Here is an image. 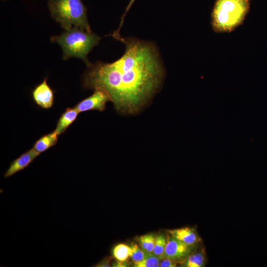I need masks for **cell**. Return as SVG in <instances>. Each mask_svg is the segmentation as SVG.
Here are the masks:
<instances>
[{"label": "cell", "mask_w": 267, "mask_h": 267, "mask_svg": "<svg viewBox=\"0 0 267 267\" xmlns=\"http://www.w3.org/2000/svg\"><path fill=\"white\" fill-rule=\"evenodd\" d=\"M156 237L152 234H148L140 236L138 242L141 248L147 253L153 254Z\"/></svg>", "instance_id": "5bb4252c"}, {"label": "cell", "mask_w": 267, "mask_h": 267, "mask_svg": "<svg viewBox=\"0 0 267 267\" xmlns=\"http://www.w3.org/2000/svg\"><path fill=\"white\" fill-rule=\"evenodd\" d=\"M108 101L111 99L108 93L101 89H95L90 96L79 102L75 107L79 113L90 110L102 111Z\"/></svg>", "instance_id": "8992f818"}, {"label": "cell", "mask_w": 267, "mask_h": 267, "mask_svg": "<svg viewBox=\"0 0 267 267\" xmlns=\"http://www.w3.org/2000/svg\"><path fill=\"white\" fill-rule=\"evenodd\" d=\"M132 253L131 257L134 263L140 262L144 259L150 254L145 252L141 248L135 244L132 246Z\"/></svg>", "instance_id": "e0dca14e"}, {"label": "cell", "mask_w": 267, "mask_h": 267, "mask_svg": "<svg viewBox=\"0 0 267 267\" xmlns=\"http://www.w3.org/2000/svg\"><path fill=\"white\" fill-rule=\"evenodd\" d=\"M207 257L205 249L191 253L181 264L185 267H203L206 266Z\"/></svg>", "instance_id": "7c38bea8"}, {"label": "cell", "mask_w": 267, "mask_h": 267, "mask_svg": "<svg viewBox=\"0 0 267 267\" xmlns=\"http://www.w3.org/2000/svg\"><path fill=\"white\" fill-rule=\"evenodd\" d=\"M48 7L53 19L65 30L78 27L92 32L82 0H49Z\"/></svg>", "instance_id": "277c9868"}, {"label": "cell", "mask_w": 267, "mask_h": 267, "mask_svg": "<svg viewBox=\"0 0 267 267\" xmlns=\"http://www.w3.org/2000/svg\"><path fill=\"white\" fill-rule=\"evenodd\" d=\"M97 267H110L108 261L105 260L97 265Z\"/></svg>", "instance_id": "ffe728a7"}, {"label": "cell", "mask_w": 267, "mask_h": 267, "mask_svg": "<svg viewBox=\"0 0 267 267\" xmlns=\"http://www.w3.org/2000/svg\"><path fill=\"white\" fill-rule=\"evenodd\" d=\"M32 97L39 107L44 109L51 108L54 103V92L47 84V79L37 86L32 91Z\"/></svg>", "instance_id": "52a82bcc"}, {"label": "cell", "mask_w": 267, "mask_h": 267, "mask_svg": "<svg viewBox=\"0 0 267 267\" xmlns=\"http://www.w3.org/2000/svg\"><path fill=\"white\" fill-rule=\"evenodd\" d=\"M79 113L75 107L67 108L59 118L54 131L59 135L64 133L70 125L75 121Z\"/></svg>", "instance_id": "30bf717a"}, {"label": "cell", "mask_w": 267, "mask_h": 267, "mask_svg": "<svg viewBox=\"0 0 267 267\" xmlns=\"http://www.w3.org/2000/svg\"><path fill=\"white\" fill-rule=\"evenodd\" d=\"M160 259L153 254L148 255L144 259L134 263V267H158Z\"/></svg>", "instance_id": "2e32d148"}, {"label": "cell", "mask_w": 267, "mask_h": 267, "mask_svg": "<svg viewBox=\"0 0 267 267\" xmlns=\"http://www.w3.org/2000/svg\"><path fill=\"white\" fill-rule=\"evenodd\" d=\"M58 136L54 131L44 135L36 141L33 148L40 154L54 145L57 142Z\"/></svg>", "instance_id": "8fae6325"}, {"label": "cell", "mask_w": 267, "mask_h": 267, "mask_svg": "<svg viewBox=\"0 0 267 267\" xmlns=\"http://www.w3.org/2000/svg\"><path fill=\"white\" fill-rule=\"evenodd\" d=\"M40 154L33 148L28 150L13 161L6 172L4 177L7 178L28 167Z\"/></svg>", "instance_id": "ba28073f"}, {"label": "cell", "mask_w": 267, "mask_h": 267, "mask_svg": "<svg viewBox=\"0 0 267 267\" xmlns=\"http://www.w3.org/2000/svg\"><path fill=\"white\" fill-rule=\"evenodd\" d=\"M167 243V238L163 234H159L156 237L153 254L159 259L163 258Z\"/></svg>", "instance_id": "9a60e30c"}, {"label": "cell", "mask_w": 267, "mask_h": 267, "mask_svg": "<svg viewBox=\"0 0 267 267\" xmlns=\"http://www.w3.org/2000/svg\"><path fill=\"white\" fill-rule=\"evenodd\" d=\"M116 39L125 45L123 55L112 63H90L83 76L82 85L86 89L105 91L118 111L134 114L148 103L160 87L164 67L152 43L120 36Z\"/></svg>", "instance_id": "6da1fadb"}, {"label": "cell", "mask_w": 267, "mask_h": 267, "mask_svg": "<svg viewBox=\"0 0 267 267\" xmlns=\"http://www.w3.org/2000/svg\"><path fill=\"white\" fill-rule=\"evenodd\" d=\"M168 231L171 236L190 246H195L201 241L200 237L193 228L184 227Z\"/></svg>", "instance_id": "9c48e42d"}, {"label": "cell", "mask_w": 267, "mask_h": 267, "mask_svg": "<svg viewBox=\"0 0 267 267\" xmlns=\"http://www.w3.org/2000/svg\"><path fill=\"white\" fill-rule=\"evenodd\" d=\"M132 250L131 247L126 244H120L113 248V254L118 261L123 262L131 257Z\"/></svg>", "instance_id": "4fadbf2b"}, {"label": "cell", "mask_w": 267, "mask_h": 267, "mask_svg": "<svg viewBox=\"0 0 267 267\" xmlns=\"http://www.w3.org/2000/svg\"><path fill=\"white\" fill-rule=\"evenodd\" d=\"M135 1V0H130L129 1V4H128L126 8V10H125V12H124V14L123 15V16H122L121 17V22H120V25H119V27L118 28V29L115 31L114 34H113L112 36H119L120 35V33H119V31H120V29L123 24V23L124 22V18L127 14V13L128 12V11L130 10L131 7L132 6V4L134 3V1Z\"/></svg>", "instance_id": "d6986e66"}, {"label": "cell", "mask_w": 267, "mask_h": 267, "mask_svg": "<svg viewBox=\"0 0 267 267\" xmlns=\"http://www.w3.org/2000/svg\"><path fill=\"white\" fill-rule=\"evenodd\" d=\"M178 263L169 258L164 257L160 259L159 267H175Z\"/></svg>", "instance_id": "ac0fdd59"}, {"label": "cell", "mask_w": 267, "mask_h": 267, "mask_svg": "<svg viewBox=\"0 0 267 267\" xmlns=\"http://www.w3.org/2000/svg\"><path fill=\"white\" fill-rule=\"evenodd\" d=\"M100 40V37L92 32L78 27L65 30L60 35L50 38L51 42L58 44L61 47L64 60L71 57L79 58L87 66L91 63L88 59V54L99 44Z\"/></svg>", "instance_id": "7a4b0ae2"}, {"label": "cell", "mask_w": 267, "mask_h": 267, "mask_svg": "<svg viewBox=\"0 0 267 267\" xmlns=\"http://www.w3.org/2000/svg\"><path fill=\"white\" fill-rule=\"evenodd\" d=\"M251 0H217L211 14V25L216 33L234 31L244 22Z\"/></svg>", "instance_id": "3957f363"}, {"label": "cell", "mask_w": 267, "mask_h": 267, "mask_svg": "<svg viewBox=\"0 0 267 267\" xmlns=\"http://www.w3.org/2000/svg\"><path fill=\"white\" fill-rule=\"evenodd\" d=\"M195 247L187 245L170 235L167 238L163 258H169L181 264L193 252Z\"/></svg>", "instance_id": "5b68a950"}]
</instances>
